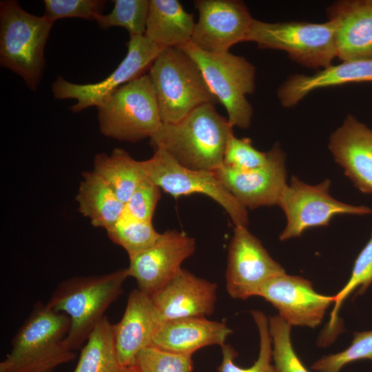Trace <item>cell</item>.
I'll use <instances>...</instances> for the list:
<instances>
[{
	"mask_svg": "<svg viewBox=\"0 0 372 372\" xmlns=\"http://www.w3.org/2000/svg\"><path fill=\"white\" fill-rule=\"evenodd\" d=\"M257 296L270 302L278 316L291 326L315 328L328 307L334 304V296L316 292L308 280L285 273L274 276L260 287Z\"/></svg>",
	"mask_w": 372,
	"mask_h": 372,
	"instance_id": "obj_15",
	"label": "cell"
},
{
	"mask_svg": "<svg viewBox=\"0 0 372 372\" xmlns=\"http://www.w3.org/2000/svg\"><path fill=\"white\" fill-rule=\"evenodd\" d=\"M361 82H372V59L342 61L311 75H290L279 86L277 94L280 104L291 108L316 90Z\"/></svg>",
	"mask_w": 372,
	"mask_h": 372,
	"instance_id": "obj_21",
	"label": "cell"
},
{
	"mask_svg": "<svg viewBox=\"0 0 372 372\" xmlns=\"http://www.w3.org/2000/svg\"><path fill=\"white\" fill-rule=\"evenodd\" d=\"M360 360H372V330L355 333L348 348L319 359L311 369L317 372H340L345 365Z\"/></svg>",
	"mask_w": 372,
	"mask_h": 372,
	"instance_id": "obj_33",
	"label": "cell"
},
{
	"mask_svg": "<svg viewBox=\"0 0 372 372\" xmlns=\"http://www.w3.org/2000/svg\"><path fill=\"white\" fill-rule=\"evenodd\" d=\"M93 171L109 185L124 204L147 177L142 161L134 159L126 151L118 148L110 155L96 154Z\"/></svg>",
	"mask_w": 372,
	"mask_h": 372,
	"instance_id": "obj_25",
	"label": "cell"
},
{
	"mask_svg": "<svg viewBox=\"0 0 372 372\" xmlns=\"http://www.w3.org/2000/svg\"><path fill=\"white\" fill-rule=\"evenodd\" d=\"M284 273V268L247 226H235L226 271V288L232 298L245 300L257 296L262 284Z\"/></svg>",
	"mask_w": 372,
	"mask_h": 372,
	"instance_id": "obj_12",
	"label": "cell"
},
{
	"mask_svg": "<svg viewBox=\"0 0 372 372\" xmlns=\"http://www.w3.org/2000/svg\"><path fill=\"white\" fill-rule=\"evenodd\" d=\"M196 23L177 0H149L145 36L163 48L191 41Z\"/></svg>",
	"mask_w": 372,
	"mask_h": 372,
	"instance_id": "obj_23",
	"label": "cell"
},
{
	"mask_svg": "<svg viewBox=\"0 0 372 372\" xmlns=\"http://www.w3.org/2000/svg\"><path fill=\"white\" fill-rule=\"evenodd\" d=\"M251 315L260 337V350L257 360L250 367H240L235 362L236 351L229 344H225L221 347L223 360L218 367V372H276L274 365L271 364L272 342L268 319L259 311H252Z\"/></svg>",
	"mask_w": 372,
	"mask_h": 372,
	"instance_id": "obj_28",
	"label": "cell"
},
{
	"mask_svg": "<svg viewBox=\"0 0 372 372\" xmlns=\"http://www.w3.org/2000/svg\"><path fill=\"white\" fill-rule=\"evenodd\" d=\"M112 324L104 316L89 335L73 372H119Z\"/></svg>",
	"mask_w": 372,
	"mask_h": 372,
	"instance_id": "obj_26",
	"label": "cell"
},
{
	"mask_svg": "<svg viewBox=\"0 0 372 372\" xmlns=\"http://www.w3.org/2000/svg\"><path fill=\"white\" fill-rule=\"evenodd\" d=\"M127 277L126 268L101 275L73 277L59 284L47 305L70 318V327L65 340L70 349L77 350L86 342L105 311L121 294Z\"/></svg>",
	"mask_w": 372,
	"mask_h": 372,
	"instance_id": "obj_3",
	"label": "cell"
},
{
	"mask_svg": "<svg viewBox=\"0 0 372 372\" xmlns=\"http://www.w3.org/2000/svg\"><path fill=\"white\" fill-rule=\"evenodd\" d=\"M119 372H140V371L135 365H133L131 366L123 367L120 370Z\"/></svg>",
	"mask_w": 372,
	"mask_h": 372,
	"instance_id": "obj_37",
	"label": "cell"
},
{
	"mask_svg": "<svg viewBox=\"0 0 372 372\" xmlns=\"http://www.w3.org/2000/svg\"><path fill=\"white\" fill-rule=\"evenodd\" d=\"M335 30L336 57L342 61L372 59V0H342L327 9Z\"/></svg>",
	"mask_w": 372,
	"mask_h": 372,
	"instance_id": "obj_20",
	"label": "cell"
},
{
	"mask_svg": "<svg viewBox=\"0 0 372 372\" xmlns=\"http://www.w3.org/2000/svg\"><path fill=\"white\" fill-rule=\"evenodd\" d=\"M163 123H175L196 107L218 102L198 65L178 48H165L148 74Z\"/></svg>",
	"mask_w": 372,
	"mask_h": 372,
	"instance_id": "obj_5",
	"label": "cell"
},
{
	"mask_svg": "<svg viewBox=\"0 0 372 372\" xmlns=\"http://www.w3.org/2000/svg\"><path fill=\"white\" fill-rule=\"evenodd\" d=\"M98 108L99 130L107 137L138 142L151 138L163 124L149 74L125 84Z\"/></svg>",
	"mask_w": 372,
	"mask_h": 372,
	"instance_id": "obj_7",
	"label": "cell"
},
{
	"mask_svg": "<svg viewBox=\"0 0 372 372\" xmlns=\"http://www.w3.org/2000/svg\"><path fill=\"white\" fill-rule=\"evenodd\" d=\"M328 147L354 186L372 194V130L348 114L331 134Z\"/></svg>",
	"mask_w": 372,
	"mask_h": 372,
	"instance_id": "obj_19",
	"label": "cell"
},
{
	"mask_svg": "<svg viewBox=\"0 0 372 372\" xmlns=\"http://www.w3.org/2000/svg\"><path fill=\"white\" fill-rule=\"evenodd\" d=\"M246 41L259 48L283 50L303 66L323 69L336 56L335 30L331 21L267 23L254 19Z\"/></svg>",
	"mask_w": 372,
	"mask_h": 372,
	"instance_id": "obj_8",
	"label": "cell"
},
{
	"mask_svg": "<svg viewBox=\"0 0 372 372\" xmlns=\"http://www.w3.org/2000/svg\"><path fill=\"white\" fill-rule=\"evenodd\" d=\"M164 322L151 296L138 289L130 293L121 320L112 324L121 367L134 365L138 353L152 345Z\"/></svg>",
	"mask_w": 372,
	"mask_h": 372,
	"instance_id": "obj_17",
	"label": "cell"
},
{
	"mask_svg": "<svg viewBox=\"0 0 372 372\" xmlns=\"http://www.w3.org/2000/svg\"><path fill=\"white\" fill-rule=\"evenodd\" d=\"M198 65L212 94L225 108L233 126L251 125L253 107L246 98L255 90L256 68L245 57L203 50L191 41L178 47Z\"/></svg>",
	"mask_w": 372,
	"mask_h": 372,
	"instance_id": "obj_6",
	"label": "cell"
},
{
	"mask_svg": "<svg viewBox=\"0 0 372 372\" xmlns=\"http://www.w3.org/2000/svg\"><path fill=\"white\" fill-rule=\"evenodd\" d=\"M330 187L329 179L313 185L292 176L278 203L287 218L280 240L299 237L309 228L327 226L337 215L372 214L367 206L349 205L333 198L329 194Z\"/></svg>",
	"mask_w": 372,
	"mask_h": 372,
	"instance_id": "obj_10",
	"label": "cell"
},
{
	"mask_svg": "<svg viewBox=\"0 0 372 372\" xmlns=\"http://www.w3.org/2000/svg\"><path fill=\"white\" fill-rule=\"evenodd\" d=\"M163 50L145 34L130 35L125 57L107 78L94 83L77 84L59 76L52 85V94L57 99H76L69 108L74 113L97 107L119 87L145 74Z\"/></svg>",
	"mask_w": 372,
	"mask_h": 372,
	"instance_id": "obj_11",
	"label": "cell"
},
{
	"mask_svg": "<svg viewBox=\"0 0 372 372\" xmlns=\"http://www.w3.org/2000/svg\"><path fill=\"white\" fill-rule=\"evenodd\" d=\"M105 3L102 0H45L43 16L53 24L68 17L95 21L102 14Z\"/></svg>",
	"mask_w": 372,
	"mask_h": 372,
	"instance_id": "obj_35",
	"label": "cell"
},
{
	"mask_svg": "<svg viewBox=\"0 0 372 372\" xmlns=\"http://www.w3.org/2000/svg\"><path fill=\"white\" fill-rule=\"evenodd\" d=\"M217 285L180 269L151 296L165 322L210 316L216 302Z\"/></svg>",
	"mask_w": 372,
	"mask_h": 372,
	"instance_id": "obj_18",
	"label": "cell"
},
{
	"mask_svg": "<svg viewBox=\"0 0 372 372\" xmlns=\"http://www.w3.org/2000/svg\"><path fill=\"white\" fill-rule=\"evenodd\" d=\"M233 126L206 103L175 123H163L150 138L154 149L165 150L182 165L192 169L215 171L223 157Z\"/></svg>",
	"mask_w": 372,
	"mask_h": 372,
	"instance_id": "obj_1",
	"label": "cell"
},
{
	"mask_svg": "<svg viewBox=\"0 0 372 372\" xmlns=\"http://www.w3.org/2000/svg\"><path fill=\"white\" fill-rule=\"evenodd\" d=\"M372 283V233L370 239L358 256L351 276L344 287L335 295L334 307L328 324L327 332L337 327L338 313L346 298L357 288L364 293Z\"/></svg>",
	"mask_w": 372,
	"mask_h": 372,
	"instance_id": "obj_31",
	"label": "cell"
},
{
	"mask_svg": "<svg viewBox=\"0 0 372 372\" xmlns=\"http://www.w3.org/2000/svg\"><path fill=\"white\" fill-rule=\"evenodd\" d=\"M231 333L224 322L209 320L205 317L176 319L164 322L151 346L192 355L207 346H223Z\"/></svg>",
	"mask_w": 372,
	"mask_h": 372,
	"instance_id": "obj_22",
	"label": "cell"
},
{
	"mask_svg": "<svg viewBox=\"0 0 372 372\" xmlns=\"http://www.w3.org/2000/svg\"><path fill=\"white\" fill-rule=\"evenodd\" d=\"M76 200L81 214L89 218L92 225L105 230L121 218L125 209V204L94 171L83 174Z\"/></svg>",
	"mask_w": 372,
	"mask_h": 372,
	"instance_id": "obj_24",
	"label": "cell"
},
{
	"mask_svg": "<svg viewBox=\"0 0 372 372\" xmlns=\"http://www.w3.org/2000/svg\"><path fill=\"white\" fill-rule=\"evenodd\" d=\"M264 165L247 170L222 165L214 171L227 190L247 209L277 205L287 185L286 156L278 143Z\"/></svg>",
	"mask_w": 372,
	"mask_h": 372,
	"instance_id": "obj_14",
	"label": "cell"
},
{
	"mask_svg": "<svg viewBox=\"0 0 372 372\" xmlns=\"http://www.w3.org/2000/svg\"><path fill=\"white\" fill-rule=\"evenodd\" d=\"M272 359L276 372H310L296 353L291 340V326L278 316L268 319Z\"/></svg>",
	"mask_w": 372,
	"mask_h": 372,
	"instance_id": "obj_30",
	"label": "cell"
},
{
	"mask_svg": "<svg viewBox=\"0 0 372 372\" xmlns=\"http://www.w3.org/2000/svg\"><path fill=\"white\" fill-rule=\"evenodd\" d=\"M161 188L146 177L125 204L124 214L141 220L152 221L161 198Z\"/></svg>",
	"mask_w": 372,
	"mask_h": 372,
	"instance_id": "obj_36",
	"label": "cell"
},
{
	"mask_svg": "<svg viewBox=\"0 0 372 372\" xmlns=\"http://www.w3.org/2000/svg\"><path fill=\"white\" fill-rule=\"evenodd\" d=\"M114 6L107 14H101L95 21L101 29L118 26L130 35H144L149 12V0H114Z\"/></svg>",
	"mask_w": 372,
	"mask_h": 372,
	"instance_id": "obj_29",
	"label": "cell"
},
{
	"mask_svg": "<svg viewBox=\"0 0 372 372\" xmlns=\"http://www.w3.org/2000/svg\"><path fill=\"white\" fill-rule=\"evenodd\" d=\"M134 365L140 372H192V355L149 346L136 355Z\"/></svg>",
	"mask_w": 372,
	"mask_h": 372,
	"instance_id": "obj_32",
	"label": "cell"
},
{
	"mask_svg": "<svg viewBox=\"0 0 372 372\" xmlns=\"http://www.w3.org/2000/svg\"><path fill=\"white\" fill-rule=\"evenodd\" d=\"M106 231L110 239L122 247L129 257L149 247L161 234L154 229L152 221L138 220L124 212Z\"/></svg>",
	"mask_w": 372,
	"mask_h": 372,
	"instance_id": "obj_27",
	"label": "cell"
},
{
	"mask_svg": "<svg viewBox=\"0 0 372 372\" xmlns=\"http://www.w3.org/2000/svg\"><path fill=\"white\" fill-rule=\"evenodd\" d=\"M198 12L191 42L209 52H226L235 44L246 41L254 18L238 0H196Z\"/></svg>",
	"mask_w": 372,
	"mask_h": 372,
	"instance_id": "obj_13",
	"label": "cell"
},
{
	"mask_svg": "<svg viewBox=\"0 0 372 372\" xmlns=\"http://www.w3.org/2000/svg\"><path fill=\"white\" fill-rule=\"evenodd\" d=\"M70 327L66 314L37 302L13 338L10 352L0 363V372H52L72 361L76 353L65 340Z\"/></svg>",
	"mask_w": 372,
	"mask_h": 372,
	"instance_id": "obj_2",
	"label": "cell"
},
{
	"mask_svg": "<svg viewBox=\"0 0 372 372\" xmlns=\"http://www.w3.org/2000/svg\"><path fill=\"white\" fill-rule=\"evenodd\" d=\"M195 250L193 238L175 229L166 231L149 247L129 257V276L136 280L139 290L152 296L175 276Z\"/></svg>",
	"mask_w": 372,
	"mask_h": 372,
	"instance_id": "obj_16",
	"label": "cell"
},
{
	"mask_svg": "<svg viewBox=\"0 0 372 372\" xmlns=\"http://www.w3.org/2000/svg\"><path fill=\"white\" fill-rule=\"evenodd\" d=\"M269 158V152H264L256 149L250 138H239L232 133L226 145L223 165L237 169L247 170L264 165Z\"/></svg>",
	"mask_w": 372,
	"mask_h": 372,
	"instance_id": "obj_34",
	"label": "cell"
},
{
	"mask_svg": "<svg viewBox=\"0 0 372 372\" xmlns=\"http://www.w3.org/2000/svg\"><path fill=\"white\" fill-rule=\"evenodd\" d=\"M53 23L23 10L16 0L0 2V65L37 91L45 65L44 50Z\"/></svg>",
	"mask_w": 372,
	"mask_h": 372,
	"instance_id": "obj_4",
	"label": "cell"
},
{
	"mask_svg": "<svg viewBox=\"0 0 372 372\" xmlns=\"http://www.w3.org/2000/svg\"><path fill=\"white\" fill-rule=\"evenodd\" d=\"M153 156L142 161L147 177L161 189L174 197L201 194L219 204L235 226H247L248 213L223 185L214 171L187 168L165 150L158 148Z\"/></svg>",
	"mask_w": 372,
	"mask_h": 372,
	"instance_id": "obj_9",
	"label": "cell"
}]
</instances>
